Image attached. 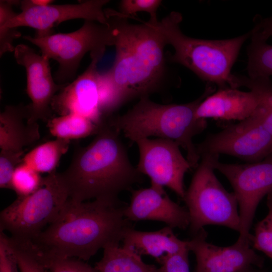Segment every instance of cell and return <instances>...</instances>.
Returning a JSON list of instances; mask_svg holds the SVG:
<instances>
[{"label": "cell", "mask_w": 272, "mask_h": 272, "mask_svg": "<svg viewBox=\"0 0 272 272\" xmlns=\"http://www.w3.org/2000/svg\"><path fill=\"white\" fill-rule=\"evenodd\" d=\"M102 56H91L87 69L67 84L53 97L51 108L59 116L74 114L85 117L97 125L104 118L100 110V75L97 65Z\"/></svg>", "instance_id": "15"}, {"label": "cell", "mask_w": 272, "mask_h": 272, "mask_svg": "<svg viewBox=\"0 0 272 272\" xmlns=\"http://www.w3.org/2000/svg\"><path fill=\"white\" fill-rule=\"evenodd\" d=\"M28 105H8L0 114L1 151L24 154V148L39 140L38 123L28 122Z\"/></svg>", "instance_id": "18"}, {"label": "cell", "mask_w": 272, "mask_h": 272, "mask_svg": "<svg viewBox=\"0 0 272 272\" xmlns=\"http://www.w3.org/2000/svg\"><path fill=\"white\" fill-rule=\"evenodd\" d=\"M4 234L15 257L20 272H48L27 245Z\"/></svg>", "instance_id": "26"}, {"label": "cell", "mask_w": 272, "mask_h": 272, "mask_svg": "<svg viewBox=\"0 0 272 272\" xmlns=\"http://www.w3.org/2000/svg\"><path fill=\"white\" fill-rule=\"evenodd\" d=\"M47 122L53 136L70 141L95 135L99 129V125L91 120L74 114L53 117Z\"/></svg>", "instance_id": "22"}, {"label": "cell", "mask_w": 272, "mask_h": 272, "mask_svg": "<svg viewBox=\"0 0 272 272\" xmlns=\"http://www.w3.org/2000/svg\"><path fill=\"white\" fill-rule=\"evenodd\" d=\"M69 199L67 188L56 171L44 177L41 186L17 198L0 214V231L18 241L36 237L58 216Z\"/></svg>", "instance_id": "7"}, {"label": "cell", "mask_w": 272, "mask_h": 272, "mask_svg": "<svg viewBox=\"0 0 272 272\" xmlns=\"http://www.w3.org/2000/svg\"><path fill=\"white\" fill-rule=\"evenodd\" d=\"M130 202L124 215L130 222L151 220L165 223L173 229L189 228L190 217L187 209L173 201L164 189L150 186L132 189Z\"/></svg>", "instance_id": "16"}, {"label": "cell", "mask_w": 272, "mask_h": 272, "mask_svg": "<svg viewBox=\"0 0 272 272\" xmlns=\"http://www.w3.org/2000/svg\"><path fill=\"white\" fill-rule=\"evenodd\" d=\"M252 272H258V271H256L255 270H253Z\"/></svg>", "instance_id": "35"}, {"label": "cell", "mask_w": 272, "mask_h": 272, "mask_svg": "<svg viewBox=\"0 0 272 272\" xmlns=\"http://www.w3.org/2000/svg\"><path fill=\"white\" fill-rule=\"evenodd\" d=\"M139 159L137 168L151 180V186L167 187L182 199L185 189L184 177L192 168L181 153L178 143L169 139L144 138L137 141Z\"/></svg>", "instance_id": "11"}, {"label": "cell", "mask_w": 272, "mask_h": 272, "mask_svg": "<svg viewBox=\"0 0 272 272\" xmlns=\"http://www.w3.org/2000/svg\"><path fill=\"white\" fill-rule=\"evenodd\" d=\"M24 154L1 151L0 187L10 189L11 180L17 167L22 163Z\"/></svg>", "instance_id": "28"}, {"label": "cell", "mask_w": 272, "mask_h": 272, "mask_svg": "<svg viewBox=\"0 0 272 272\" xmlns=\"http://www.w3.org/2000/svg\"><path fill=\"white\" fill-rule=\"evenodd\" d=\"M70 142L69 140L56 138L41 144L24 155L22 163L39 173L55 172L61 157L69 150Z\"/></svg>", "instance_id": "21"}, {"label": "cell", "mask_w": 272, "mask_h": 272, "mask_svg": "<svg viewBox=\"0 0 272 272\" xmlns=\"http://www.w3.org/2000/svg\"><path fill=\"white\" fill-rule=\"evenodd\" d=\"M126 206L120 200L69 198L51 223L24 242L42 264L71 258L87 261L100 249L120 245L125 231L132 226L124 215Z\"/></svg>", "instance_id": "1"}, {"label": "cell", "mask_w": 272, "mask_h": 272, "mask_svg": "<svg viewBox=\"0 0 272 272\" xmlns=\"http://www.w3.org/2000/svg\"><path fill=\"white\" fill-rule=\"evenodd\" d=\"M219 156L212 154V164L227 178L233 188L240 219L238 240L250 242V230L258 205L266 195L272 192V155L261 161L243 164L221 162Z\"/></svg>", "instance_id": "9"}, {"label": "cell", "mask_w": 272, "mask_h": 272, "mask_svg": "<svg viewBox=\"0 0 272 272\" xmlns=\"http://www.w3.org/2000/svg\"><path fill=\"white\" fill-rule=\"evenodd\" d=\"M0 272H20L15 257L2 232L0 233Z\"/></svg>", "instance_id": "32"}, {"label": "cell", "mask_w": 272, "mask_h": 272, "mask_svg": "<svg viewBox=\"0 0 272 272\" xmlns=\"http://www.w3.org/2000/svg\"><path fill=\"white\" fill-rule=\"evenodd\" d=\"M215 85L208 83L204 92L195 100L184 104H161L144 97L122 115L109 118L115 128L131 142L152 137L176 142L186 152L192 168L200 159L193 138L207 126L206 119L195 117L199 104L215 92Z\"/></svg>", "instance_id": "4"}, {"label": "cell", "mask_w": 272, "mask_h": 272, "mask_svg": "<svg viewBox=\"0 0 272 272\" xmlns=\"http://www.w3.org/2000/svg\"><path fill=\"white\" fill-rule=\"evenodd\" d=\"M207 232L201 229L187 241V247L195 255L194 272H252L260 267L263 258L251 248V243L239 240L228 246L207 242Z\"/></svg>", "instance_id": "13"}, {"label": "cell", "mask_w": 272, "mask_h": 272, "mask_svg": "<svg viewBox=\"0 0 272 272\" xmlns=\"http://www.w3.org/2000/svg\"><path fill=\"white\" fill-rule=\"evenodd\" d=\"M255 233L250 238L254 249L260 251L272 260V230L263 219L255 227Z\"/></svg>", "instance_id": "30"}, {"label": "cell", "mask_w": 272, "mask_h": 272, "mask_svg": "<svg viewBox=\"0 0 272 272\" xmlns=\"http://www.w3.org/2000/svg\"><path fill=\"white\" fill-rule=\"evenodd\" d=\"M94 267L97 272H155L157 267L145 262L141 256L120 245L104 249L102 257Z\"/></svg>", "instance_id": "20"}, {"label": "cell", "mask_w": 272, "mask_h": 272, "mask_svg": "<svg viewBox=\"0 0 272 272\" xmlns=\"http://www.w3.org/2000/svg\"><path fill=\"white\" fill-rule=\"evenodd\" d=\"M120 133L107 117L90 144L76 147L69 166L58 173L69 198L118 201L120 193L144 181L131 163Z\"/></svg>", "instance_id": "3"}, {"label": "cell", "mask_w": 272, "mask_h": 272, "mask_svg": "<svg viewBox=\"0 0 272 272\" xmlns=\"http://www.w3.org/2000/svg\"><path fill=\"white\" fill-rule=\"evenodd\" d=\"M14 52L17 62L23 66L26 72V92L31 100L28 104V122L35 123L39 120L47 122L53 118L51 105L53 97L67 84L55 83L49 59L28 45L18 44Z\"/></svg>", "instance_id": "14"}, {"label": "cell", "mask_w": 272, "mask_h": 272, "mask_svg": "<svg viewBox=\"0 0 272 272\" xmlns=\"http://www.w3.org/2000/svg\"><path fill=\"white\" fill-rule=\"evenodd\" d=\"M44 177L22 163L16 168L11 180V189L17 197H25L34 192L42 185Z\"/></svg>", "instance_id": "25"}, {"label": "cell", "mask_w": 272, "mask_h": 272, "mask_svg": "<svg viewBox=\"0 0 272 272\" xmlns=\"http://www.w3.org/2000/svg\"><path fill=\"white\" fill-rule=\"evenodd\" d=\"M121 243L139 255L152 256L158 262L166 255L188 249L187 241L177 238L173 228L168 226L150 232L137 230L131 226L125 231Z\"/></svg>", "instance_id": "19"}, {"label": "cell", "mask_w": 272, "mask_h": 272, "mask_svg": "<svg viewBox=\"0 0 272 272\" xmlns=\"http://www.w3.org/2000/svg\"><path fill=\"white\" fill-rule=\"evenodd\" d=\"M110 1L88 0L78 4L38 5L32 0L20 2L22 12L8 20L0 16V27L17 28L29 27L37 30L36 37H44L51 33L52 28L62 22L83 19L108 24L103 7Z\"/></svg>", "instance_id": "12"}, {"label": "cell", "mask_w": 272, "mask_h": 272, "mask_svg": "<svg viewBox=\"0 0 272 272\" xmlns=\"http://www.w3.org/2000/svg\"><path fill=\"white\" fill-rule=\"evenodd\" d=\"M181 14L172 12L160 21L152 24L160 33L174 53L169 57L172 62L189 69L208 83L219 88L237 89L236 75L231 69L251 31L239 37L223 40H206L187 36L180 29Z\"/></svg>", "instance_id": "5"}, {"label": "cell", "mask_w": 272, "mask_h": 272, "mask_svg": "<svg viewBox=\"0 0 272 272\" xmlns=\"http://www.w3.org/2000/svg\"><path fill=\"white\" fill-rule=\"evenodd\" d=\"M162 2L159 0H122L119 4V13L122 17L127 18L138 12H147L150 16L149 22L155 24L159 21L157 12Z\"/></svg>", "instance_id": "27"}, {"label": "cell", "mask_w": 272, "mask_h": 272, "mask_svg": "<svg viewBox=\"0 0 272 272\" xmlns=\"http://www.w3.org/2000/svg\"><path fill=\"white\" fill-rule=\"evenodd\" d=\"M266 205L268 212L264 219L272 230V192L267 195Z\"/></svg>", "instance_id": "34"}, {"label": "cell", "mask_w": 272, "mask_h": 272, "mask_svg": "<svg viewBox=\"0 0 272 272\" xmlns=\"http://www.w3.org/2000/svg\"><path fill=\"white\" fill-rule=\"evenodd\" d=\"M260 102L259 95L253 90L244 92L231 87L219 88L199 104L195 117L241 121L252 115Z\"/></svg>", "instance_id": "17"}, {"label": "cell", "mask_w": 272, "mask_h": 272, "mask_svg": "<svg viewBox=\"0 0 272 272\" xmlns=\"http://www.w3.org/2000/svg\"><path fill=\"white\" fill-rule=\"evenodd\" d=\"M42 265L48 272H97L86 261L73 258L53 260Z\"/></svg>", "instance_id": "29"}, {"label": "cell", "mask_w": 272, "mask_h": 272, "mask_svg": "<svg viewBox=\"0 0 272 272\" xmlns=\"http://www.w3.org/2000/svg\"><path fill=\"white\" fill-rule=\"evenodd\" d=\"M247 48L248 77L269 78L272 76V45L251 37Z\"/></svg>", "instance_id": "24"}, {"label": "cell", "mask_w": 272, "mask_h": 272, "mask_svg": "<svg viewBox=\"0 0 272 272\" xmlns=\"http://www.w3.org/2000/svg\"><path fill=\"white\" fill-rule=\"evenodd\" d=\"M272 37V16L261 19L251 31V37L266 41Z\"/></svg>", "instance_id": "33"}, {"label": "cell", "mask_w": 272, "mask_h": 272, "mask_svg": "<svg viewBox=\"0 0 272 272\" xmlns=\"http://www.w3.org/2000/svg\"><path fill=\"white\" fill-rule=\"evenodd\" d=\"M105 12L113 29L115 56L112 66L101 77L117 109L160 91L166 73L167 44L148 21L131 24L118 12Z\"/></svg>", "instance_id": "2"}, {"label": "cell", "mask_w": 272, "mask_h": 272, "mask_svg": "<svg viewBox=\"0 0 272 272\" xmlns=\"http://www.w3.org/2000/svg\"><path fill=\"white\" fill-rule=\"evenodd\" d=\"M196 147L200 157L206 154H223L255 163L272 155V136L252 115L219 132L209 134Z\"/></svg>", "instance_id": "10"}, {"label": "cell", "mask_w": 272, "mask_h": 272, "mask_svg": "<svg viewBox=\"0 0 272 272\" xmlns=\"http://www.w3.org/2000/svg\"><path fill=\"white\" fill-rule=\"evenodd\" d=\"M212 154L200 156L190 185L183 198L190 217L189 229L193 236L207 225L226 227L239 232L240 219L234 192L226 190L217 178L212 164Z\"/></svg>", "instance_id": "6"}, {"label": "cell", "mask_w": 272, "mask_h": 272, "mask_svg": "<svg viewBox=\"0 0 272 272\" xmlns=\"http://www.w3.org/2000/svg\"><path fill=\"white\" fill-rule=\"evenodd\" d=\"M23 38L39 47L41 55L58 62L54 79L58 84H68L74 78L81 60L88 52L90 56H103L107 46H114L110 23L103 24L90 20H85L82 26L73 32L44 37L26 35Z\"/></svg>", "instance_id": "8"}, {"label": "cell", "mask_w": 272, "mask_h": 272, "mask_svg": "<svg viewBox=\"0 0 272 272\" xmlns=\"http://www.w3.org/2000/svg\"><path fill=\"white\" fill-rule=\"evenodd\" d=\"M239 87L244 86L258 93L260 102L252 114L272 136V83L269 78H250L237 75Z\"/></svg>", "instance_id": "23"}, {"label": "cell", "mask_w": 272, "mask_h": 272, "mask_svg": "<svg viewBox=\"0 0 272 272\" xmlns=\"http://www.w3.org/2000/svg\"><path fill=\"white\" fill-rule=\"evenodd\" d=\"M189 249L179 253L166 255L159 261L160 267L155 272H190L188 258Z\"/></svg>", "instance_id": "31"}]
</instances>
